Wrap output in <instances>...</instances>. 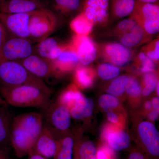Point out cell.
Returning a JSON list of instances; mask_svg holds the SVG:
<instances>
[{
    "label": "cell",
    "instance_id": "cell-1",
    "mask_svg": "<svg viewBox=\"0 0 159 159\" xmlns=\"http://www.w3.org/2000/svg\"><path fill=\"white\" fill-rule=\"evenodd\" d=\"M43 124V114L36 112L20 114L11 119L10 144L18 158L31 152Z\"/></svg>",
    "mask_w": 159,
    "mask_h": 159
},
{
    "label": "cell",
    "instance_id": "cell-2",
    "mask_svg": "<svg viewBox=\"0 0 159 159\" xmlns=\"http://www.w3.org/2000/svg\"><path fill=\"white\" fill-rule=\"evenodd\" d=\"M0 93L6 104L16 107H36L45 111L51 102V94L35 86L0 87Z\"/></svg>",
    "mask_w": 159,
    "mask_h": 159
},
{
    "label": "cell",
    "instance_id": "cell-3",
    "mask_svg": "<svg viewBox=\"0 0 159 159\" xmlns=\"http://www.w3.org/2000/svg\"><path fill=\"white\" fill-rule=\"evenodd\" d=\"M31 85L51 94V89L43 80L31 74L19 61H0V87Z\"/></svg>",
    "mask_w": 159,
    "mask_h": 159
},
{
    "label": "cell",
    "instance_id": "cell-4",
    "mask_svg": "<svg viewBox=\"0 0 159 159\" xmlns=\"http://www.w3.org/2000/svg\"><path fill=\"white\" fill-rule=\"evenodd\" d=\"M58 25V18L54 11L45 8L34 11L29 22L30 39L39 42L50 37Z\"/></svg>",
    "mask_w": 159,
    "mask_h": 159
},
{
    "label": "cell",
    "instance_id": "cell-5",
    "mask_svg": "<svg viewBox=\"0 0 159 159\" xmlns=\"http://www.w3.org/2000/svg\"><path fill=\"white\" fill-rule=\"evenodd\" d=\"M113 33L120 43L129 48L149 42L152 35L146 33L134 20L125 19L118 23Z\"/></svg>",
    "mask_w": 159,
    "mask_h": 159
},
{
    "label": "cell",
    "instance_id": "cell-6",
    "mask_svg": "<svg viewBox=\"0 0 159 159\" xmlns=\"http://www.w3.org/2000/svg\"><path fill=\"white\" fill-rule=\"evenodd\" d=\"M129 18L134 20L150 35L158 33L159 3H144L136 0L134 8Z\"/></svg>",
    "mask_w": 159,
    "mask_h": 159
},
{
    "label": "cell",
    "instance_id": "cell-7",
    "mask_svg": "<svg viewBox=\"0 0 159 159\" xmlns=\"http://www.w3.org/2000/svg\"><path fill=\"white\" fill-rule=\"evenodd\" d=\"M32 41L7 35L0 53V61H20L34 53Z\"/></svg>",
    "mask_w": 159,
    "mask_h": 159
},
{
    "label": "cell",
    "instance_id": "cell-8",
    "mask_svg": "<svg viewBox=\"0 0 159 159\" xmlns=\"http://www.w3.org/2000/svg\"><path fill=\"white\" fill-rule=\"evenodd\" d=\"M99 54L107 62L118 67L128 65L134 57V52L120 43H105L98 46Z\"/></svg>",
    "mask_w": 159,
    "mask_h": 159
},
{
    "label": "cell",
    "instance_id": "cell-9",
    "mask_svg": "<svg viewBox=\"0 0 159 159\" xmlns=\"http://www.w3.org/2000/svg\"><path fill=\"white\" fill-rule=\"evenodd\" d=\"M45 111L44 122L55 134L56 131H65L70 125L71 116L69 109L57 101L51 103Z\"/></svg>",
    "mask_w": 159,
    "mask_h": 159
},
{
    "label": "cell",
    "instance_id": "cell-10",
    "mask_svg": "<svg viewBox=\"0 0 159 159\" xmlns=\"http://www.w3.org/2000/svg\"><path fill=\"white\" fill-rule=\"evenodd\" d=\"M33 12L16 14L0 12V22L8 35L30 39L29 22Z\"/></svg>",
    "mask_w": 159,
    "mask_h": 159
},
{
    "label": "cell",
    "instance_id": "cell-11",
    "mask_svg": "<svg viewBox=\"0 0 159 159\" xmlns=\"http://www.w3.org/2000/svg\"><path fill=\"white\" fill-rule=\"evenodd\" d=\"M68 43L77 55L80 64L82 65H89L99 54L98 46L89 36L74 34Z\"/></svg>",
    "mask_w": 159,
    "mask_h": 159
},
{
    "label": "cell",
    "instance_id": "cell-12",
    "mask_svg": "<svg viewBox=\"0 0 159 159\" xmlns=\"http://www.w3.org/2000/svg\"><path fill=\"white\" fill-rule=\"evenodd\" d=\"M81 12L94 26H105L110 18V0H84Z\"/></svg>",
    "mask_w": 159,
    "mask_h": 159
},
{
    "label": "cell",
    "instance_id": "cell-13",
    "mask_svg": "<svg viewBox=\"0 0 159 159\" xmlns=\"http://www.w3.org/2000/svg\"><path fill=\"white\" fill-rule=\"evenodd\" d=\"M20 62L30 73L43 80L59 77L51 62L36 54H32Z\"/></svg>",
    "mask_w": 159,
    "mask_h": 159
},
{
    "label": "cell",
    "instance_id": "cell-14",
    "mask_svg": "<svg viewBox=\"0 0 159 159\" xmlns=\"http://www.w3.org/2000/svg\"><path fill=\"white\" fill-rule=\"evenodd\" d=\"M57 140L53 131L44 123L43 126L30 153L37 154L47 159L54 157Z\"/></svg>",
    "mask_w": 159,
    "mask_h": 159
},
{
    "label": "cell",
    "instance_id": "cell-15",
    "mask_svg": "<svg viewBox=\"0 0 159 159\" xmlns=\"http://www.w3.org/2000/svg\"><path fill=\"white\" fill-rule=\"evenodd\" d=\"M139 136L145 150L152 157L159 155V135L155 125L151 122H143L139 126Z\"/></svg>",
    "mask_w": 159,
    "mask_h": 159
},
{
    "label": "cell",
    "instance_id": "cell-16",
    "mask_svg": "<svg viewBox=\"0 0 159 159\" xmlns=\"http://www.w3.org/2000/svg\"><path fill=\"white\" fill-rule=\"evenodd\" d=\"M44 8L39 0H5L0 2V12L7 14L30 13Z\"/></svg>",
    "mask_w": 159,
    "mask_h": 159
},
{
    "label": "cell",
    "instance_id": "cell-17",
    "mask_svg": "<svg viewBox=\"0 0 159 159\" xmlns=\"http://www.w3.org/2000/svg\"><path fill=\"white\" fill-rule=\"evenodd\" d=\"M51 62L59 77L75 70L79 64L77 55L69 43L65 44L59 56Z\"/></svg>",
    "mask_w": 159,
    "mask_h": 159
},
{
    "label": "cell",
    "instance_id": "cell-18",
    "mask_svg": "<svg viewBox=\"0 0 159 159\" xmlns=\"http://www.w3.org/2000/svg\"><path fill=\"white\" fill-rule=\"evenodd\" d=\"M65 45L54 37H48L39 42L34 46V54L52 62L59 56Z\"/></svg>",
    "mask_w": 159,
    "mask_h": 159
},
{
    "label": "cell",
    "instance_id": "cell-19",
    "mask_svg": "<svg viewBox=\"0 0 159 159\" xmlns=\"http://www.w3.org/2000/svg\"><path fill=\"white\" fill-rule=\"evenodd\" d=\"M94 103L92 99L82 95L69 107L71 117L81 120L91 116L93 113Z\"/></svg>",
    "mask_w": 159,
    "mask_h": 159
},
{
    "label": "cell",
    "instance_id": "cell-20",
    "mask_svg": "<svg viewBox=\"0 0 159 159\" xmlns=\"http://www.w3.org/2000/svg\"><path fill=\"white\" fill-rule=\"evenodd\" d=\"M6 105L0 107V148L9 150L11 119Z\"/></svg>",
    "mask_w": 159,
    "mask_h": 159
},
{
    "label": "cell",
    "instance_id": "cell-21",
    "mask_svg": "<svg viewBox=\"0 0 159 159\" xmlns=\"http://www.w3.org/2000/svg\"><path fill=\"white\" fill-rule=\"evenodd\" d=\"M136 0H110V14L115 18L129 16L134 8Z\"/></svg>",
    "mask_w": 159,
    "mask_h": 159
},
{
    "label": "cell",
    "instance_id": "cell-22",
    "mask_svg": "<svg viewBox=\"0 0 159 159\" xmlns=\"http://www.w3.org/2000/svg\"><path fill=\"white\" fill-rule=\"evenodd\" d=\"M89 66L79 64L74 70V80L76 85L82 89L90 87L94 82V70Z\"/></svg>",
    "mask_w": 159,
    "mask_h": 159
},
{
    "label": "cell",
    "instance_id": "cell-23",
    "mask_svg": "<svg viewBox=\"0 0 159 159\" xmlns=\"http://www.w3.org/2000/svg\"><path fill=\"white\" fill-rule=\"evenodd\" d=\"M70 27L76 35L89 36L93 29L94 25L90 20L80 12L71 21Z\"/></svg>",
    "mask_w": 159,
    "mask_h": 159
},
{
    "label": "cell",
    "instance_id": "cell-24",
    "mask_svg": "<svg viewBox=\"0 0 159 159\" xmlns=\"http://www.w3.org/2000/svg\"><path fill=\"white\" fill-rule=\"evenodd\" d=\"M107 140L110 148L117 151L126 149L130 145L129 136L122 131L110 133L107 137Z\"/></svg>",
    "mask_w": 159,
    "mask_h": 159
},
{
    "label": "cell",
    "instance_id": "cell-25",
    "mask_svg": "<svg viewBox=\"0 0 159 159\" xmlns=\"http://www.w3.org/2000/svg\"><path fill=\"white\" fill-rule=\"evenodd\" d=\"M97 152L93 142H81L74 145L73 159H97Z\"/></svg>",
    "mask_w": 159,
    "mask_h": 159
},
{
    "label": "cell",
    "instance_id": "cell-26",
    "mask_svg": "<svg viewBox=\"0 0 159 159\" xmlns=\"http://www.w3.org/2000/svg\"><path fill=\"white\" fill-rule=\"evenodd\" d=\"M74 142L72 137L66 136L57 140L54 159H73Z\"/></svg>",
    "mask_w": 159,
    "mask_h": 159
},
{
    "label": "cell",
    "instance_id": "cell-27",
    "mask_svg": "<svg viewBox=\"0 0 159 159\" xmlns=\"http://www.w3.org/2000/svg\"><path fill=\"white\" fill-rule=\"evenodd\" d=\"M80 5V0H53L54 10L64 15L76 11Z\"/></svg>",
    "mask_w": 159,
    "mask_h": 159
},
{
    "label": "cell",
    "instance_id": "cell-28",
    "mask_svg": "<svg viewBox=\"0 0 159 159\" xmlns=\"http://www.w3.org/2000/svg\"><path fill=\"white\" fill-rule=\"evenodd\" d=\"M133 60L135 66L143 74L153 72L155 70L156 64L142 51L134 56Z\"/></svg>",
    "mask_w": 159,
    "mask_h": 159
},
{
    "label": "cell",
    "instance_id": "cell-29",
    "mask_svg": "<svg viewBox=\"0 0 159 159\" xmlns=\"http://www.w3.org/2000/svg\"><path fill=\"white\" fill-rule=\"evenodd\" d=\"M128 80L129 77L126 75L118 76L111 83L107 89V93L116 97L121 96L125 92Z\"/></svg>",
    "mask_w": 159,
    "mask_h": 159
},
{
    "label": "cell",
    "instance_id": "cell-30",
    "mask_svg": "<svg viewBox=\"0 0 159 159\" xmlns=\"http://www.w3.org/2000/svg\"><path fill=\"white\" fill-rule=\"evenodd\" d=\"M82 95L77 89L76 86L71 84L61 94L57 101L69 108L73 102Z\"/></svg>",
    "mask_w": 159,
    "mask_h": 159
},
{
    "label": "cell",
    "instance_id": "cell-31",
    "mask_svg": "<svg viewBox=\"0 0 159 159\" xmlns=\"http://www.w3.org/2000/svg\"><path fill=\"white\" fill-rule=\"evenodd\" d=\"M97 73L101 79L108 80L118 77L120 74V70L111 64L103 63L98 66Z\"/></svg>",
    "mask_w": 159,
    "mask_h": 159
},
{
    "label": "cell",
    "instance_id": "cell-32",
    "mask_svg": "<svg viewBox=\"0 0 159 159\" xmlns=\"http://www.w3.org/2000/svg\"><path fill=\"white\" fill-rule=\"evenodd\" d=\"M144 74L143 82L144 87L142 91V93L144 96L147 97L155 90L159 80L154 71Z\"/></svg>",
    "mask_w": 159,
    "mask_h": 159
},
{
    "label": "cell",
    "instance_id": "cell-33",
    "mask_svg": "<svg viewBox=\"0 0 159 159\" xmlns=\"http://www.w3.org/2000/svg\"><path fill=\"white\" fill-rule=\"evenodd\" d=\"M141 51L151 59L156 64L158 63L159 60V39L158 38L151 41L147 44L143 46Z\"/></svg>",
    "mask_w": 159,
    "mask_h": 159
},
{
    "label": "cell",
    "instance_id": "cell-34",
    "mask_svg": "<svg viewBox=\"0 0 159 159\" xmlns=\"http://www.w3.org/2000/svg\"><path fill=\"white\" fill-rule=\"evenodd\" d=\"M125 91L129 96L132 97H139L142 93V88L139 80L134 76L129 77V80Z\"/></svg>",
    "mask_w": 159,
    "mask_h": 159
},
{
    "label": "cell",
    "instance_id": "cell-35",
    "mask_svg": "<svg viewBox=\"0 0 159 159\" xmlns=\"http://www.w3.org/2000/svg\"><path fill=\"white\" fill-rule=\"evenodd\" d=\"M99 103L100 106L106 112L109 109L116 108L119 105L118 98L109 94L102 95L99 98Z\"/></svg>",
    "mask_w": 159,
    "mask_h": 159
},
{
    "label": "cell",
    "instance_id": "cell-36",
    "mask_svg": "<svg viewBox=\"0 0 159 159\" xmlns=\"http://www.w3.org/2000/svg\"><path fill=\"white\" fill-rule=\"evenodd\" d=\"M111 153L106 148H100L97 151V159H112Z\"/></svg>",
    "mask_w": 159,
    "mask_h": 159
},
{
    "label": "cell",
    "instance_id": "cell-37",
    "mask_svg": "<svg viewBox=\"0 0 159 159\" xmlns=\"http://www.w3.org/2000/svg\"><path fill=\"white\" fill-rule=\"evenodd\" d=\"M7 32L2 23L0 22V53L7 37Z\"/></svg>",
    "mask_w": 159,
    "mask_h": 159
},
{
    "label": "cell",
    "instance_id": "cell-38",
    "mask_svg": "<svg viewBox=\"0 0 159 159\" xmlns=\"http://www.w3.org/2000/svg\"><path fill=\"white\" fill-rule=\"evenodd\" d=\"M127 159H147L142 152L139 151H134L131 152Z\"/></svg>",
    "mask_w": 159,
    "mask_h": 159
},
{
    "label": "cell",
    "instance_id": "cell-39",
    "mask_svg": "<svg viewBox=\"0 0 159 159\" xmlns=\"http://www.w3.org/2000/svg\"><path fill=\"white\" fill-rule=\"evenodd\" d=\"M107 119L109 121L113 122V123H116L119 121V117L116 114L114 113L112 111H107Z\"/></svg>",
    "mask_w": 159,
    "mask_h": 159
},
{
    "label": "cell",
    "instance_id": "cell-40",
    "mask_svg": "<svg viewBox=\"0 0 159 159\" xmlns=\"http://www.w3.org/2000/svg\"><path fill=\"white\" fill-rule=\"evenodd\" d=\"M0 159H10L9 150L0 148Z\"/></svg>",
    "mask_w": 159,
    "mask_h": 159
},
{
    "label": "cell",
    "instance_id": "cell-41",
    "mask_svg": "<svg viewBox=\"0 0 159 159\" xmlns=\"http://www.w3.org/2000/svg\"><path fill=\"white\" fill-rule=\"evenodd\" d=\"M158 111L153 110L148 115V119L151 120H152V121L156 120L158 117Z\"/></svg>",
    "mask_w": 159,
    "mask_h": 159
},
{
    "label": "cell",
    "instance_id": "cell-42",
    "mask_svg": "<svg viewBox=\"0 0 159 159\" xmlns=\"http://www.w3.org/2000/svg\"><path fill=\"white\" fill-rule=\"evenodd\" d=\"M152 107L154 110L159 111V99L158 97H154L152 99Z\"/></svg>",
    "mask_w": 159,
    "mask_h": 159
},
{
    "label": "cell",
    "instance_id": "cell-43",
    "mask_svg": "<svg viewBox=\"0 0 159 159\" xmlns=\"http://www.w3.org/2000/svg\"><path fill=\"white\" fill-rule=\"evenodd\" d=\"M29 157L28 159H48L37 154L34 153L29 154Z\"/></svg>",
    "mask_w": 159,
    "mask_h": 159
},
{
    "label": "cell",
    "instance_id": "cell-44",
    "mask_svg": "<svg viewBox=\"0 0 159 159\" xmlns=\"http://www.w3.org/2000/svg\"><path fill=\"white\" fill-rule=\"evenodd\" d=\"M139 2H142L152 3V4H156L159 3V0H137Z\"/></svg>",
    "mask_w": 159,
    "mask_h": 159
},
{
    "label": "cell",
    "instance_id": "cell-45",
    "mask_svg": "<svg viewBox=\"0 0 159 159\" xmlns=\"http://www.w3.org/2000/svg\"><path fill=\"white\" fill-rule=\"evenodd\" d=\"M145 107L147 110L151 109L152 107V102L149 101H146L145 104Z\"/></svg>",
    "mask_w": 159,
    "mask_h": 159
},
{
    "label": "cell",
    "instance_id": "cell-46",
    "mask_svg": "<svg viewBox=\"0 0 159 159\" xmlns=\"http://www.w3.org/2000/svg\"><path fill=\"white\" fill-rule=\"evenodd\" d=\"M6 103L5 102V100L3 99L2 96H0V106L2 105H6Z\"/></svg>",
    "mask_w": 159,
    "mask_h": 159
},
{
    "label": "cell",
    "instance_id": "cell-47",
    "mask_svg": "<svg viewBox=\"0 0 159 159\" xmlns=\"http://www.w3.org/2000/svg\"><path fill=\"white\" fill-rule=\"evenodd\" d=\"M159 82L158 81V82L157 83V84L156 88V90H157V94L158 96H159Z\"/></svg>",
    "mask_w": 159,
    "mask_h": 159
}]
</instances>
